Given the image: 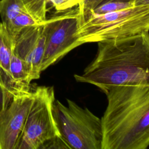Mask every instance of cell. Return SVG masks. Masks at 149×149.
<instances>
[{
    "instance_id": "cell-1",
    "label": "cell",
    "mask_w": 149,
    "mask_h": 149,
    "mask_svg": "<svg viewBox=\"0 0 149 149\" xmlns=\"http://www.w3.org/2000/svg\"><path fill=\"white\" fill-rule=\"evenodd\" d=\"M97 43L95 58L74 76L77 81L104 93L115 86L149 85V31Z\"/></svg>"
},
{
    "instance_id": "cell-2",
    "label": "cell",
    "mask_w": 149,
    "mask_h": 149,
    "mask_svg": "<svg viewBox=\"0 0 149 149\" xmlns=\"http://www.w3.org/2000/svg\"><path fill=\"white\" fill-rule=\"evenodd\" d=\"M101 119V149H146L149 147V85L113 87Z\"/></svg>"
},
{
    "instance_id": "cell-3",
    "label": "cell",
    "mask_w": 149,
    "mask_h": 149,
    "mask_svg": "<svg viewBox=\"0 0 149 149\" xmlns=\"http://www.w3.org/2000/svg\"><path fill=\"white\" fill-rule=\"evenodd\" d=\"M149 31V5H138L119 11L91 15L78 29L82 44L130 37Z\"/></svg>"
},
{
    "instance_id": "cell-4",
    "label": "cell",
    "mask_w": 149,
    "mask_h": 149,
    "mask_svg": "<svg viewBox=\"0 0 149 149\" xmlns=\"http://www.w3.org/2000/svg\"><path fill=\"white\" fill-rule=\"evenodd\" d=\"M65 106L58 100L52 105V114L59 134L70 149H101V119L87 108L67 99Z\"/></svg>"
},
{
    "instance_id": "cell-5",
    "label": "cell",
    "mask_w": 149,
    "mask_h": 149,
    "mask_svg": "<svg viewBox=\"0 0 149 149\" xmlns=\"http://www.w3.org/2000/svg\"><path fill=\"white\" fill-rule=\"evenodd\" d=\"M78 6L56 12L43 23L45 37L41 72L62 59L73 49L83 44L77 34L81 24Z\"/></svg>"
},
{
    "instance_id": "cell-6",
    "label": "cell",
    "mask_w": 149,
    "mask_h": 149,
    "mask_svg": "<svg viewBox=\"0 0 149 149\" xmlns=\"http://www.w3.org/2000/svg\"><path fill=\"white\" fill-rule=\"evenodd\" d=\"M36 96L16 149H40L51 139L60 136L52 114L55 100L53 87L37 86Z\"/></svg>"
},
{
    "instance_id": "cell-7",
    "label": "cell",
    "mask_w": 149,
    "mask_h": 149,
    "mask_svg": "<svg viewBox=\"0 0 149 149\" xmlns=\"http://www.w3.org/2000/svg\"><path fill=\"white\" fill-rule=\"evenodd\" d=\"M36 96V88L17 95L0 112V149H16Z\"/></svg>"
},
{
    "instance_id": "cell-8",
    "label": "cell",
    "mask_w": 149,
    "mask_h": 149,
    "mask_svg": "<svg viewBox=\"0 0 149 149\" xmlns=\"http://www.w3.org/2000/svg\"><path fill=\"white\" fill-rule=\"evenodd\" d=\"M13 38L14 54L25 63L30 81L38 79L42 72L45 45L43 23L26 27Z\"/></svg>"
},
{
    "instance_id": "cell-9",
    "label": "cell",
    "mask_w": 149,
    "mask_h": 149,
    "mask_svg": "<svg viewBox=\"0 0 149 149\" xmlns=\"http://www.w3.org/2000/svg\"><path fill=\"white\" fill-rule=\"evenodd\" d=\"M5 88L13 97L30 91L31 81L25 63L13 54L9 69L5 76Z\"/></svg>"
},
{
    "instance_id": "cell-10",
    "label": "cell",
    "mask_w": 149,
    "mask_h": 149,
    "mask_svg": "<svg viewBox=\"0 0 149 149\" xmlns=\"http://www.w3.org/2000/svg\"><path fill=\"white\" fill-rule=\"evenodd\" d=\"M27 12L40 23L47 18V12L54 8L62 12L78 6L82 0H22Z\"/></svg>"
},
{
    "instance_id": "cell-11",
    "label": "cell",
    "mask_w": 149,
    "mask_h": 149,
    "mask_svg": "<svg viewBox=\"0 0 149 149\" xmlns=\"http://www.w3.org/2000/svg\"><path fill=\"white\" fill-rule=\"evenodd\" d=\"M13 37L6 26L2 22H0V69L9 70L13 54Z\"/></svg>"
},
{
    "instance_id": "cell-12",
    "label": "cell",
    "mask_w": 149,
    "mask_h": 149,
    "mask_svg": "<svg viewBox=\"0 0 149 149\" xmlns=\"http://www.w3.org/2000/svg\"><path fill=\"white\" fill-rule=\"evenodd\" d=\"M27 10L22 0H1L0 16L2 22L8 26L20 12Z\"/></svg>"
},
{
    "instance_id": "cell-13",
    "label": "cell",
    "mask_w": 149,
    "mask_h": 149,
    "mask_svg": "<svg viewBox=\"0 0 149 149\" xmlns=\"http://www.w3.org/2000/svg\"><path fill=\"white\" fill-rule=\"evenodd\" d=\"M134 6V2H126L116 1H109L107 2L101 3L96 6L95 8H94L86 19H87L89 16L91 15H100L108 13L119 11L132 8Z\"/></svg>"
},
{
    "instance_id": "cell-14",
    "label": "cell",
    "mask_w": 149,
    "mask_h": 149,
    "mask_svg": "<svg viewBox=\"0 0 149 149\" xmlns=\"http://www.w3.org/2000/svg\"><path fill=\"white\" fill-rule=\"evenodd\" d=\"M104 0H82L78 5L81 16V23L90 15L91 10L100 5Z\"/></svg>"
},
{
    "instance_id": "cell-15",
    "label": "cell",
    "mask_w": 149,
    "mask_h": 149,
    "mask_svg": "<svg viewBox=\"0 0 149 149\" xmlns=\"http://www.w3.org/2000/svg\"><path fill=\"white\" fill-rule=\"evenodd\" d=\"M45 148H69L61 136L54 137L45 143L40 149Z\"/></svg>"
},
{
    "instance_id": "cell-16",
    "label": "cell",
    "mask_w": 149,
    "mask_h": 149,
    "mask_svg": "<svg viewBox=\"0 0 149 149\" xmlns=\"http://www.w3.org/2000/svg\"><path fill=\"white\" fill-rule=\"evenodd\" d=\"M13 97H14L0 84V112L9 105Z\"/></svg>"
},
{
    "instance_id": "cell-17",
    "label": "cell",
    "mask_w": 149,
    "mask_h": 149,
    "mask_svg": "<svg viewBox=\"0 0 149 149\" xmlns=\"http://www.w3.org/2000/svg\"><path fill=\"white\" fill-rule=\"evenodd\" d=\"M149 5V0H136L134 2V6Z\"/></svg>"
},
{
    "instance_id": "cell-18",
    "label": "cell",
    "mask_w": 149,
    "mask_h": 149,
    "mask_svg": "<svg viewBox=\"0 0 149 149\" xmlns=\"http://www.w3.org/2000/svg\"><path fill=\"white\" fill-rule=\"evenodd\" d=\"M122 1V2H134L136 1V0H104L101 3H103L105 2H107L109 1ZM100 3V4H101Z\"/></svg>"
}]
</instances>
